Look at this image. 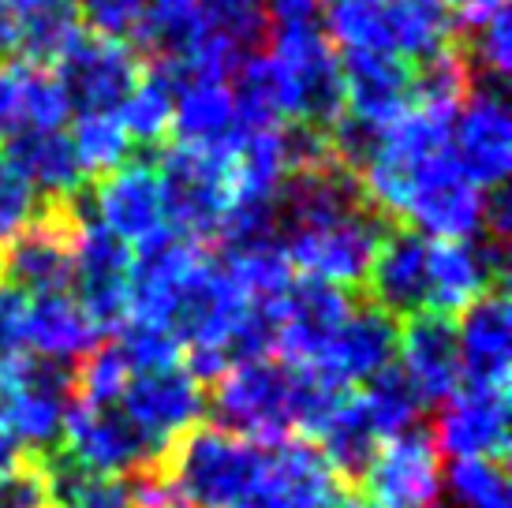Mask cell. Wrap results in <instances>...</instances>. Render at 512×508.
<instances>
[{"label": "cell", "mask_w": 512, "mask_h": 508, "mask_svg": "<svg viewBox=\"0 0 512 508\" xmlns=\"http://www.w3.org/2000/svg\"><path fill=\"white\" fill-rule=\"evenodd\" d=\"M329 42L344 53L430 60L456 42V15L445 0H329Z\"/></svg>", "instance_id": "cell-1"}, {"label": "cell", "mask_w": 512, "mask_h": 508, "mask_svg": "<svg viewBox=\"0 0 512 508\" xmlns=\"http://www.w3.org/2000/svg\"><path fill=\"white\" fill-rule=\"evenodd\" d=\"M169 494L187 508H232L255 494L262 475V449L199 423L176 438L154 467Z\"/></svg>", "instance_id": "cell-2"}, {"label": "cell", "mask_w": 512, "mask_h": 508, "mask_svg": "<svg viewBox=\"0 0 512 508\" xmlns=\"http://www.w3.org/2000/svg\"><path fill=\"white\" fill-rule=\"evenodd\" d=\"M292 389H296V367L270 359H247L228 367L210 385V411L214 426L251 441V445H281L292 430Z\"/></svg>", "instance_id": "cell-3"}, {"label": "cell", "mask_w": 512, "mask_h": 508, "mask_svg": "<svg viewBox=\"0 0 512 508\" xmlns=\"http://www.w3.org/2000/svg\"><path fill=\"white\" fill-rule=\"evenodd\" d=\"M270 60L277 64L285 86V124H307L329 131L344 116V83L341 57L326 30L311 27H281L270 30Z\"/></svg>", "instance_id": "cell-4"}, {"label": "cell", "mask_w": 512, "mask_h": 508, "mask_svg": "<svg viewBox=\"0 0 512 508\" xmlns=\"http://www.w3.org/2000/svg\"><path fill=\"white\" fill-rule=\"evenodd\" d=\"M72 404L75 367L19 355L0 370V426L34 456L60 441Z\"/></svg>", "instance_id": "cell-5"}, {"label": "cell", "mask_w": 512, "mask_h": 508, "mask_svg": "<svg viewBox=\"0 0 512 508\" xmlns=\"http://www.w3.org/2000/svg\"><path fill=\"white\" fill-rule=\"evenodd\" d=\"M157 187L165 206V225L195 243L217 240L232 202V176L225 154H206L191 146H169L157 157Z\"/></svg>", "instance_id": "cell-6"}, {"label": "cell", "mask_w": 512, "mask_h": 508, "mask_svg": "<svg viewBox=\"0 0 512 508\" xmlns=\"http://www.w3.org/2000/svg\"><path fill=\"white\" fill-rule=\"evenodd\" d=\"M385 228H389V221L382 213L374 206H363V210L333 217V221L281 232L277 243L285 251L288 266L299 269L303 277L341 284V288H359V284H367L370 258L378 251Z\"/></svg>", "instance_id": "cell-7"}, {"label": "cell", "mask_w": 512, "mask_h": 508, "mask_svg": "<svg viewBox=\"0 0 512 508\" xmlns=\"http://www.w3.org/2000/svg\"><path fill=\"white\" fill-rule=\"evenodd\" d=\"M483 210L486 191L471 184L449 150H441L415 165L400 206V225L415 228L430 243L479 240Z\"/></svg>", "instance_id": "cell-8"}, {"label": "cell", "mask_w": 512, "mask_h": 508, "mask_svg": "<svg viewBox=\"0 0 512 508\" xmlns=\"http://www.w3.org/2000/svg\"><path fill=\"white\" fill-rule=\"evenodd\" d=\"M75 217L64 198L42 202L38 213L0 247V281L23 296L72 292L75 266Z\"/></svg>", "instance_id": "cell-9"}, {"label": "cell", "mask_w": 512, "mask_h": 508, "mask_svg": "<svg viewBox=\"0 0 512 508\" xmlns=\"http://www.w3.org/2000/svg\"><path fill=\"white\" fill-rule=\"evenodd\" d=\"M449 154L479 191L505 187L512 172V113L501 83H475L449 135Z\"/></svg>", "instance_id": "cell-10"}, {"label": "cell", "mask_w": 512, "mask_h": 508, "mask_svg": "<svg viewBox=\"0 0 512 508\" xmlns=\"http://www.w3.org/2000/svg\"><path fill=\"white\" fill-rule=\"evenodd\" d=\"M143 60L128 42L98 38V34H79L68 53L53 64L57 83L72 101V113H116L135 83L143 79Z\"/></svg>", "instance_id": "cell-11"}, {"label": "cell", "mask_w": 512, "mask_h": 508, "mask_svg": "<svg viewBox=\"0 0 512 508\" xmlns=\"http://www.w3.org/2000/svg\"><path fill=\"white\" fill-rule=\"evenodd\" d=\"M57 445L86 471H94V475H124V479L139 475V471H150L165 456L139 426L131 423L128 411L120 404H113V408L72 404Z\"/></svg>", "instance_id": "cell-12"}, {"label": "cell", "mask_w": 512, "mask_h": 508, "mask_svg": "<svg viewBox=\"0 0 512 508\" xmlns=\"http://www.w3.org/2000/svg\"><path fill=\"white\" fill-rule=\"evenodd\" d=\"M72 296L101 337L128 322L131 296V243L113 236L98 221L75 228Z\"/></svg>", "instance_id": "cell-13"}, {"label": "cell", "mask_w": 512, "mask_h": 508, "mask_svg": "<svg viewBox=\"0 0 512 508\" xmlns=\"http://www.w3.org/2000/svg\"><path fill=\"white\" fill-rule=\"evenodd\" d=\"M374 508H430L441 494V452L427 426L385 438L359 486Z\"/></svg>", "instance_id": "cell-14"}, {"label": "cell", "mask_w": 512, "mask_h": 508, "mask_svg": "<svg viewBox=\"0 0 512 508\" xmlns=\"http://www.w3.org/2000/svg\"><path fill=\"white\" fill-rule=\"evenodd\" d=\"M356 292L326 281H292L277 303V359L288 367H311L341 325L356 311Z\"/></svg>", "instance_id": "cell-15"}, {"label": "cell", "mask_w": 512, "mask_h": 508, "mask_svg": "<svg viewBox=\"0 0 512 508\" xmlns=\"http://www.w3.org/2000/svg\"><path fill=\"white\" fill-rule=\"evenodd\" d=\"M438 452L456 460H501L509 456V389L460 381L449 400H441L438 426L430 430Z\"/></svg>", "instance_id": "cell-16"}, {"label": "cell", "mask_w": 512, "mask_h": 508, "mask_svg": "<svg viewBox=\"0 0 512 508\" xmlns=\"http://www.w3.org/2000/svg\"><path fill=\"white\" fill-rule=\"evenodd\" d=\"M120 408L165 452L172 441L184 438L187 430L202 423L206 393L184 367L150 370V374H131L128 389L120 396Z\"/></svg>", "instance_id": "cell-17"}, {"label": "cell", "mask_w": 512, "mask_h": 508, "mask_svg": "<svg viewBox=\"0 0 512 508\" xmlns=\"http://www.w3.org/2000/svg\"><path fill=\"white\" fill-rule=\"evenodd\" d=\"M370 303L389 318H412L430 303V240L408 225L385 228L367 269Z\"/></svg>", "instance_id": "cell-18"}, {"label": "cell", "mask_w": 512, "mask_h": 508, "mask_svg": "<svg viewBox=\"0 0 512 508\" xmlns=\"http://www.w3.org/2000/svg\"><path fill=\"white\" fill-rule=\"evenodd\" d=\"M400 348V322L378 311L370 299L356 303L352 318L341 325V333L329 340L326 352L314 359L311 367L318 378H326L337 389H356L363 381H370L378 370L393 363V355Z\"/></svg>", "instance_id": "cell-19"}, {"label": "cell", "mask_w": 512, "mask_h": 508, "mask_svg": "<svg viewBox=\"0 0 512 508\" xmlns=\"http://www.w3.org/2000/svg\"><path fill=\"white\" fill-rule=\"evenodd\" d=\"M251 497L266 508H333L344 497V482L314 441L288 438L262 452V475Z\"/></svg>", "instance_id": "cell-20"}, {"label": "cell", "mask_w": 512, "mask_h": 508, "mask_svg": "<svg viewBox=\"0 0 512 508\" xmlns=\"http://www.w3.org/2000/svg\"><path fill=\"white\" fill-rule=\"evenodd\" d=\"M206 251L202 243L187 240L169 225L157 228L154 236L139 243V251H131V296H128V318L135 322H161L169 318L172 296L184 284V277L199 266Z\"/></svg>", "instance_id": "cell-21"}, {"label": "cell", "mask_w": 512, "mask_h": 508, "mask_svg": "<svg viewBox=\"0 0 512 508\" xmlns=\"http://www.w3.org/2000/svg\"><path fill=\"white\" fill-rule=\"evenodd\" d=\"M509 254L494 240H453L430 243V303L427 311H438L445 318L460 314L468 303L505 284Z\"/></svg>", "instance_id": "cell-22"}, {"label": "cell", "mask_w": 512, "mask_h": 508, "mask_svg": "<svg viewBox=\"0 0 512 508\" xmlns=\"http://www.w3.org/2000/svg\"><path fill=\"white\" fill-rule=\"evenodd\" d=\"M90 202H94V221L124 243H143L157 228H165L157 172L154 161L146 157H131L109 176L90 180Z\"/></svg>", "instance_id": "cell-23"}, {"label": "cell", "mask_w": 512, "mask_h": 508, "mask_svg": "<svg viewBox=\"0 0 512 508\" xmlns=\"http://www.w3.org/2000/svg\"><path fill=\"white\" fill-rule=\"evenodd\" d=\"M453 325L464 381L468 385H490V389H509L512 314L505 284L490 288L475 303H468Z\"/></svg>", "instance_id": "cell-24"}, {"label": "cell", "mask_w": 512, "mask_h": 508, "mask_svg": "<svg viewBox=\"0 0 512 508\" xmlns=\"http://www.w3.org/2000/svg\"><path fill=\"white\" fill-rule=\"evenodd\" d=\"M400 355L404 374L412 378L427 404H441L460 389V348H456V325L438 311H419L400 322Z\"/></svg>", "instance_id": "cell-25"}, {"label": "cell", "mask_w": 512, "mask_h": 508, "mask_svg": "<svg viewBox=\"0 0 512 508\" xmlns=\"http://www.w3.org/2000/svg\"><path fill=\"white\" fill-rule=\"evenodd\" d=\"M344 113L370 127H389L412 105V64L385 53L341 57Z\"/></svg>", "instance_id": "cell-26"}, {"label": "cell", "mask_w": 512, "mask_h": 508, "mask_svg": "<svg viewBox=\"0 0 512 508\" xmlns=\"http://www.w3.org/2000/svg\"><path fill=\"white\" fill-rule=\"evenodd\" d=\"M72 101L49 68L23 60L0 64V135L12 139L23 131H64Z\"/></svg>", "instance_id": "cell-27"}, {"label": "cell", "mask_w": 512, "mask_h": 508, "mask_svg": "<svg viewBox=\"0 0 512 508\" xmlns=\"http://www.w3.org/2000/svg\"><path fill=\"white\" fill-rule=\"evenodd\" d=\"M243 135L236 98L225 83H206V79H187L176 86V105H172V139L176 146L206 150V154H232Z\"/></svg>", "instance_id": "cell-28"}, {"label": "cell", "mask_w": 512, "mask_h": 508, "mask_svg": "<svg viewBox=\"0 0 512 508\" xmlns=\"http://www.w3.org/2000/svg\"><path fill=\"white\" fill-rule=\"evenodd\" d=\"M101 344V333L83 314L72 292H49V296H30L23 314V352L75 367L86 352Z\"/></svg>", "instance_id": "cell-29"}, {"label": "cell", "mask_w": 512, "mask_h": 508, "mask_svg": "<svg viewBox=\"0 0 512 508\" xmlns=\"http://www.w3.org/2000/svg\"><path fill=\"white\" fill-rule=\"evenodd\" d=\"M0 154L23 172V180L42 195V202L68 198L86 184L72 135H64V131H23V135L4 139Z\"/></svg>", "instance_id": "cell-30"}, {"label": "cell", "mask_w": 512, "mask_h": 508, "mask_svg": "<svg viewBox=\"0 0 512 508\" xmlns=\"http://www.w3.org/2000/svg\"><path fill=\"white\" fill-rule=\"evenodd\" d=\"M382 434L378 426L370 423L367 408L359 393H348L337 404V411L326 419V426L314 434V445L322 449V456L329 460V467L337 471V479L344 482V490H359L367 479L374 456L382 449Z\"/></svg>", "instance_id": "cell-31"}, {"label": "cell", "mask_w": 512, "mask_h": 508, "mask_svg": "<svg viewBox=\"0 0 512 508\" xmlns=\"http://www.w3.org/2000/svg\"><path fill=\"white\" fill-rule=\"evenodd\" d=\"M172 105H176V75L165 64H146L128 101L116 109L131 146H161L172 135Z\"/></svg>", "instance_id": "cell-32"}, {"label": "cell", "mask_w": 512, "mask_h": 508, "mask_svg": "<svg viewBox=\"0 0 512 508\" xmlns=\"http://www.w3.org/2000/svg\"><path fill=\"white\" fill-rule=\"evenodd\" d=\"M225 273L232 284L243 292L247 303H262V307H277L285 292L296 281V269L288 266L281 243H255V247H240V251H225Z\"/></svg>", "instance_id": "cell-33"}, {"label": "cell", "mask_w": 512, "mask_h": 508, "mask_svg": "<svg viewBox=\"0 0 512 508\" xmlns=\"http://www.w3.org/2000/svg\"><path fill=\"white\" fill-rule=\"evenodd\" d=\"M359 400H363L370 423L378 426L382 438H397L404 430L419 426V415L427 408V400L419 396V389L412 385V378L404 374L400 363H389L370 381H363Z\"/></svg>", "instance_id": "cell-34"}, {"label": "cell", "mask_w": 512, "mask_h": 508, "mask_svg": "<svg viewBox=\"0 0 512 508\" xmlns=\"http://www.w3.org/2000/svg\"><path fill=\"white\" fill-rule=\"evenodd\" d=\"M72 146L79 165H83V176H90V180H101L113 169H120L124 161H131V150H135L116 113L79 116L72 131Z\"/></svg>", "instance_id": "cell-35"}, {"label": "cell", "mask_w": 512, "mask_h": 508, "mask_svg": "<svg viewBox=\"0 0 512 508\" xmlns=\"http://www.w3.org/2000/svg\"><path fill=\"white\" fill-rule=\"evenodd\" d=\"M131 367L113 344H98L75 363V404L83 408H113L128 389Z\"/></svg>", "instance_id": "cell-36"}, {"label": "cell", "mask_w": 512, "mask_h": 508, "mask_svg": "<svg viewBox=\"0 0 512 508\" xmlns=\"http://www.w3.org/2000/svg\"><path fill=\"white\" fill-rule=\"evenodd\" d=\"M116 348L128 359L131 374H150V370H169L184 363V344L161 322H128L116 329Z\"/></svg>", "instance_id": "cell-37"}, {"label": "cell", "mask_w": 512, "mask_h": 508, "mask_svg": "<svg viewBox=\"0 0 512 508\" xmlns=\"http://www.w3.org/2000/svg\"><path fill=\"white\" fill-rule=\"evenodd\" d=\"M460 53L468 60L471 75L486 83H505L512 71V19L509 12L490 15L479 27H468L464 38H456Z\"/></svg>", "instance_id": "cell-38"}, {"label": "cell", "mask_w": 512, "mask_h": 508, "mask_svg": "<svg viewBox=\"0 0 512 508\" xmlns=\"http://www.w3.org/2000/svg\"><path fill=\"white\" fill-rule=\"evenodd\" d=\"M445 479L456 508H512L509 475L501 460H453Z\"/></svg>", "instance_id": "cell-39"}, {"label": "cell", "mask_w": 512, "mask_h": 508, "mask_svg": "<svg viewBox=\"0 0 512 508\" xmlns=\"http://www.w3.org/2000/svg\"><path fill=\"white\" fill-rule=\"evenodd\" d=\"M72 12L90 27V34L124 42V38H139L150 0H72Z\"/></svg>", "instance_id": "cell-40"}, {"label": "cell", "mask_w": 512, "mask_h": 508, "mask_svg": "<svg viewBox=\"0 0 512 508\" xmlns=\"http://www.w3.org/2000/svg\"><path fill=\"white\" fill-rule=\"evenodd\" d=\"M42 198L23 180V172L15 169L8 157L0 154V247L12 240L19 228L38 213Z\"/></svg>", "instance_id": "cell-41"}, {"label": "cell", "mask_w": 512, "mask_h": 508, "mask_svg": "<svg viewBox=\"0 0 512 508\" xmlns=\"http://www.w3.org/2000/svg\"><path fill=\"white\" fill-rule=\"evenodd\" d=\"M0 508H53L49 482L34 452L15 471L0 475Z\"/></svg>", "instance_id": "cell-42"}, {"label": "cell", "mask_w": 512, "mask_h": 508, "mask_svg": "<svg viewBox=\"0 0 512 508\" xmlns=\"http://www.w3.org/2000/svg\"><path fill=\"white\" fill-rule=\"evenodd\" d=\"M23 314L27 296L0 281V370L23 355Z\"/></svg>", "instance_id": "cell-43"}, {"label": "cell", "mask_w": 512, "mask_h": 508, "mask_svg": "<svg viewBox=\"0 0 512 508\" xmlns=\"http://www.w3.org/2000/svg\"><path fill=\"white\" fill-rule=\"evenodd\" d=\"M262 12H266L270 30L311 27L322 15V0H262Z\"/></svg>", "instance_id": "cell-44"}, {"label": "cell", "mask_w": 512, "mask_h": 508, "mask_svg": "<svg viewBox=\"0 0 512 508\" xmlns=\"http://www.w3.org/2000/svg\"><path fill=\"white\" fill-rule=\"evenodd\" d=\"M445 4H449L456 19L464 23V30L479 27V23H486L490 15L505 12V0H445Z\"/></svg>", "instance_id": "cell-45"}, {"label": "cell", "mask_w": 512, "mask_h": 508, "mask_svg": "<svg viewBox=\"0 0 512 508\" xmlns=\"http://www.w3.org/2000/svg\"><path fill=\"white\" fill-rule=\"evenodd\" d=\"M27 456H30V452L23 449V445H19V441H15L12 434L4 430V426H0V475H8V471H15V467L23 464Z\"/></svg>", "instance_id": "cell-46"}, {"label": "cell", "mask_w": 512, "mask_h": 508, "mask_svg": "<svg viewBox=\"0 0 512 508\" xmlns=\"http://www.w3.org/2000/svg\"><path fill=\"white\" fill-rule=\"evenodd\" d=\"M199 4H206V0H150V12H187Z\"/></svg>", "instance_id": "cell-47"}, {"label": "cell", "mask_w": 512, "mask_h": 508, "mask_svg": "<svg viewBox=\"0 0 512 508\" xmlns=\"http://www.w3.org/2000/svg\"><path fill=\"white\" fill-rule=\"evenodd\" d=\"M333 508H374V505H370V501L359 494V490H344V497Z\"/></svg>", "instance_id": "cell-48"}, {"label": "cell", "mask_w": 512, "mask_h": 508, "mask_svg": "<svg viewBox=\"0 0 512 508\" xmlns=\"http://www.w3.org/2000/svg\"><path fill=\"white\" fill-rule=\"evenodd\" d=\"M12 53V34H8V23L0 19V60Z\"/></svg>", "instance_id": "cell-49"}, {"label": "cell", "mask_w": 512, "mask_h": 508, "mask_svg": "<svg viewBox=\"0 0 512 508\" xmlns=\"http://www.w3.org/2000/svg\"><path fill=\"white\" fill-rule=\"evenodd\" d=\"M232 508H266L258 497H247V501H240V505H232Z\"/></svg>", "instance_id": "cell-50"}, {"label": "cell", "mask_w": 512, "mask_h": 508, "mask_svg": "<svg viewBox=\"0 0 512 508\" xmlns=\"http://www.w3.org/2000/svg\"><path fill=\"white\" fill-rule=\"evenodd\" d=\"M165 508H187V505H180V501H169V505H165Z\"/></svg>", "instance_id": "cell-51"}]
</instances>
